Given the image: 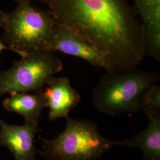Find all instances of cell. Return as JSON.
I'll return each instance as SVG.
<instances>
[{
	"mask_svg": "<svg viewBox=\"0 0 160 160\" xmlns=\"http://www.w3.org/2000/svg\"><path fill=\"white\" fill-rule=\"evenodd\" d=\"M14 1H18V0H14Z\"/></svg>",
	"mask_w": 160,
	"mask_h": 160,
	"instance_id": "9a60e30c",
	"label": "cell"
},
{
	"mask_svg": "<svg viewBox=\"0 0 160 160\" xmlns=\"http://www.w3.org/2000/svg\"><path fill=\"white\" fill-rule=\"evenodd\" d=\"M39 1L57 23L72 29L97 49L110 71L138 67L146 57L143 27L130 0Z\"/></svg>",
	"mask_w": 160,
	"mask_h": 160,
	"instance_id": "6da1fadb",
	"label": "cell"
},
{
	"mask_svg": "<svg viewBox=\"0 0 160 160\" xmlns=\"http://www.w3.org/2000/svg\"><path fill=\"white\" fill-rule=\"evenodd\" d=\"M51 51L79 58L94 67L110 70L108 61L91 44L74 30L63 24L56 25L52 38Z\"/></svg>",
	"mask_w": 160,
	"mask_h": 160,
	"instance_id": "8992f818",
	"label": "cell"
},
{
	"mask_svg": "<svg viewBox=\"0 0 160 160\" xmlns=\"http://www.w3.org/2000/svg\"><path fill=\"white\" fill-rule=\"evenodd\" d=\"M132 2L135 4H142V3H145L147 2L150 1L151 0H131Z\"/></svg>",
	"mask_w": 160,
	"mask_h": 160,
	"instance_id": "4fadbf2b",
	"label": "cell"
},
{
	"mask_svg": "<svg viewBox=\"0 0 160 160\" xmlns=\"http://www.w3.org/2000/svg\"><path fill=\"white\" fill-rule=\"evenodd\" d=\"M160 74L138 68L106 71L92 92L95 109L112 116L142 112V97L151 86L157 84Z\"/></svg>",
	"mask_w": 160,
	"mask_h": 160,
	"instance_id": "3957f363",
	"label": "cell"
},
{
	"mask_svg": "<svg viewBox=\"0 0 160 160\" xmlns=\"http://www.w3.org/2000/svg\"><path fill=\"white\" fill-rule=\"evenodd\" d=\"M16 8L0 18L2 42L22 58L51 51L57 22L49 10L32 5V0H18Z\"/></svg>",
	"mask_w": 160,
	"mask_h": 160,
	"instance_id": "7a4b0ae2",
	"label": "cell"
},
{
	"mask_svg": "<svg viewBox=\"0 0 160 160\" xmlns=\"http://www.w3.org/2000/svg\"><path fill=\"white\" fill-rule=\"evenodd\" d=\"M55 52H42L22 58L10 68L0 71V97L42 90L63 69V62Z\"/></svg>",
	"mask_w": 160,
	"mask_h": 160,
	"instance_id": "5b68a950",
	"label": "cell"
},
{
	"mask_svg": "<svg viewBox=\"0 0 160 160\" xmlns=\"http://www.w3.org/2000/svg\"><path fill=\"white\" fill-rule=\"evenodd\" d=\"M43 90L47 108L49 109L48 119L50 121L68 118L70 112L81 100L80 93L72 87L70 80L66 77H54Z\"/></svg>",
	"mask_w": 160,
	"mask_h": 160,
	"instance_id": "ba28073f",
	"label": "cell"
},
{
	"mask_svg": "<svg viewBox=\"0 0 160 160\" xmlns=\"http://www.w3.org/2000/svg\"><path fill=\"white\" fill-rule=\"evenodd\" d=\"M57 137L43 139L38 154L46 160H98L115 146L91 120L68 117Z\"/></svg>",
	"mask_w": 160,
	"mask_h": 160,
	"instance_id": "277c9868",
	"label": "cell"
},
{
	"mask_svg": "<svg viewBox=\"0 0 160 160\" xmlns=\"http://www.w3.org/2000/svg\"><path fill=\"white\" fill-rule=\"evenodd\" d=\"M43 89L33 93L24 92L11 94L3 101V107L8 112L20 114L25 121L38 124L43 110L47 108Z\"/></svg>",
	"mask_w": 160,
	"mask_h": 160,
	"instance_id": "30bf717a",
	"label": "cell"
},
{
	"mask_svg": "<svg viewBox=\"0 0 160 160\" xmlns=\"http://www.w3.org/2000/svg\"><path fill=\"white\" fill-rule=\"evenodd\" d=\"M142 111L160 113V86H151L143 92L142 97Z\"/></svg>",
	"mask_w": 160,
	"mask_h": 160,
	"instance_id": "8fae6325",
	"label": "cell"
},
{
	"mask_svg": "<svg viewBox=\"0 0 160 160\" xmlns=\"http://www.w3.org/2000/svg\"><path fill=\"white\" fill-rule=\"evenodd\" d=\"M5 49L9 50L7 46H6V45L4 44V43L2 42V41L0 39V53H1V52L2 51L5 50Z\"/></svg>",
	"mask_w": 160,
	"mask_h": 160,
	"instance_id": "7c38bea8",
	"label": "cell"
},
{
	"mask_svg": "<svg viewBox=\"0 0 160 160\" xmlns=\"http://www.w3.org/2000/svg\"><path fill=\"white\" fill-rule=\"evenodd\" d=\"M147 127L131 137L116 141L115 146L139 148L145 160H160V113L148 112Z\"/></svg>",
	"mask_w": 160,
	"mask_h": 160,
	"instance_id": "9c48e42d",
	"label": "cell"
},
{
	"mask_svg": "<svg viewBox=\"0 0 160 160\" xmlns=\"http://www.w3.org/2000/svg\"><path fill=\"white\" fill-rule=\"evenodd\" d=\"M3 14H4V12H2V11H1V10H0V18H1L2 16L3 15Z\"/></svg>",
	"mask_w": 160,
	"mask_h": 160,
	"instance_id": "5bb4252c",
	"label": "cell"
},
{
	"mask_svg": "<svg viewBox=\"0 0 160 160\" xmlns=\"http://www.w3.org/2000/svg\"><path fill=\"white\" fill-rule=\"evenodd\" d=\"M38 124L25 121L22 125H10L0 117V145L8 149L14 160H36L38 150L34 138Z\"/></svg>",
	"mask_w": 160,
	"mask_h": 160,
	"instance_id": "52a82bcc",
	"label": "cell"
}]
</instances>
